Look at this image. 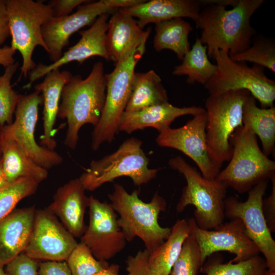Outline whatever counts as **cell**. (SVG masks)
Here are the masks:
<instances>
[{
  "label": "cell",
  "mask_w": 275,
  "mask_h": 275,
  "mask_svg": "<svg viewBox=\"0 0 275 275\" xmlns=\"http://www.w3.org/2000/svg\"><path fill=\"white\" fill-rule=\"evenodd\" d=\"M263 3V0H238L230 10L217 4L203 8L195 24L202 30L199 39L206 46L208 56L213 59L218 50L231 56L247 49L256 33L251 18Z\"/></svg>",
  "instance_id": "obj_1"
},
{
  "label": "cell",
  "mask_w": 275,
  "mask_h": 275,
  "mask_svg": "<svg viewBox=\"0 0 275 275\" xmlns=\"http://www.w3.org/2000/svg\"><path fill=\"white\" fill-rule=\"evenodd\" d=\"M106 80L103 64L95 63L88 76L72 75L64 86L58 117L66 119L67 130L64 144L74 150L81 127L86 124L96 126L101 118L106 97Z\"/></svg>",
  "instance_id": "obj_2"
},
{
  "label": "cell",
  "mask_w": 275,
  "mask_h": 275,
  "mask_svg": "<svg viewBox=\"0 0 275 275\" xmlns=\"http://www.w3.org/2000/svg\"><path fill=\"white\" fill-rule=\"evenodd\" d=\"M139 194V190L129 194L122 185L115 184L114 191L108 197L119 215L118 224L126 241L131 242L139 238L150 254L167 239L171 232V228L162 227L158 223L159 214L166 210L167 203L158 191L148 203L141 200Z\"/></svg>",
  "instance_id": "obj_3"
},
{
  "label": "cell",
  "mask_w": 275,
  "mask_h": 275,
  "mask_svg": "<svg viewBox=\"0 0 275 275\" xmlns=\"http://www.w3.org/2000/svg\"><path fill=\"white\" fill-rule=\"evenodd\" d=\"M168 164L183 175L186 181L176 207L177 211L182 212L191 205L195 207L194 218L200 228L213 230L223 224L227 186L216 179L205 178L180 156L171 158Z\"/></svg>",
  "instance_id": "obj_4"
},
{
  "label": "cell",
  "mask_w": 275,
  "mask_h": 275,
  "mask_svg": "<svg viewBox=\"0 0 275 275\" xmlns=\"http://www.w3.org/2000/svg\"><path fill=\"white\" fill-rule=\"evenodd\" d=\"M230 144L233 151L229 163L220 171L216 180L243 194L275 174V162L260 149L256 135L248 127L237 128Z\"/></svg>",
  "instance_id": "obj_5"
},
{
  "label": "cell",
  "mask_w": 275,
  "mask_h": 275,
  "mask_svg": "<svg viewBox=\"0 0 275 275\" xmlns=\"http://www.w3.org/2000/svg\"><path fill=\"white\" fill-rule=\"evenodd\" d=\"M135 138L126 140L114 153L93 160L78 178L86 190L94 191L120 177L131 179L135 186L146 184L156 178L159 169H149V159Z\"/></svg>",
  "instance_id": "obj_6"
},
{
  "label": "cell",
  "mask_w": 275,
  "mask_h": 275,
  "mask_svg": "<svg viewBox=\"0 0 275 275\" xmlns=\"http://www.w3.org/2000/svg\"><path fill=\"white\" fill-rule=\"evenodd\" d=\"M250 94L245 90H231L209 95L205 101L208 152L219 170L231 157L230 138L237 128L243 126L242 106Z\"/></svg>",
  "instance_id": "obj_7"
},
{
  "label": "cell",
  "mask_w": 275,
  "mask_h": 275,
  "mask_svg": "<svg viewBox=\"0 0 275 275\" xmlns=\"http://www.w3.org/2000/svg\"><path fill=\"white\" fill-rule=\"evenodd\" d=\"M147 40L105 74L106 90L103 110L92 133L91 148L97 151L105 142H112L119 131L120 119L131 92L135 66L144 54Z\"/></svg>",
  "instance_id": "obj_8"
},
{
  "label": "cell",
  "mask_w": 275,
  "mask_h": 275,
  "mask_svg": "<svg viewBox=\"0 0 275 275\" xmlns=\"http://www.w3.org/2000/svg\"><path fill=\"white\" fill-rule=\"evenodd\" d=\"M11 47L18 50L22 59L21 76L26 77L36 65L32 56L35 48L40 46L47 52L43 39L42 27L53 16L48 4L33 0H6Z\"/></svg>",
  "instance_id": "obj_9"
},
{
  "label": "cell",
  "mask_w": 275,
  "mask_h": 275,
  "mask_svg": "<svg viewBox=\"0 0 275 275\" xmlns=\"http://www.w3.org/2000/svg\"><path fill=\"white\" fill-rule=\"evenodd\" d=\"M213 59L216 71L204 86L209 95L245 90L259 101L262 108L273 106L275 81L266 76L264 68L256 64L250 67L245 62L234 61L222 50L217 51Z\"/></svg>",
  "instance_id": "obj_10"
},
{
  "label": "cell",
  "mask_w": 275,
  "mask_h": 275,
  "mask_svg": "<svg viewBox=\"0 0 275 275\" xmlns=\"http://www.w3.org/2000/svg\"><path fill=\"white\" fill-rule=\"evenodd\" d=\"M142 0H100L81 5L76 11L62 17L53 16L42 27V35L53 63L62 56L64 48L74 33L87 25H92L104 14H113L121 9L137 5Z\"/></svg>",
  "instance_id": "obj_11"
},
{
  "label": "cell",
  "mask_w": 275,
  "mask_h": 275,
  "mask_svg": "<svg viewBox=\"0 0 275 275\" xmlns=\"http://www.w3.org/2000/svg\"><path fill=\"white\" fill-rule=\"evenodd\" d=\"M268 181L260 182L250 189L244 202L240 201L235 197L226 198L224 212L225 217L231 219L239 218L242 222L248 236L263 255L267 269L275 271V241L262 209Z\"/></svg>",
  "instance_id": "obj_12"
},
{
  "label": "cell",
  "mask_w": 275,
  "mask_h": 275,
  "mask_svg": "<svg viewBox=\"0 0 275 275\" xmlns=\"http://www.w3.org/2000/svg\"><path fill=\"white\" fill-rule=\"evenodd\" d=\"M42 102V95L36 91L20 94L14 120L3 127V133L16 141L36 163L48 170L61 164L63 158L54 150L39 145L35 140L39 107Z\"/></svg>",
  "instance_id": "obj_13"
},
{
  "label": "cell",
  "mask_w": 275,
  "mask_h": 275,
  "mask_svg": "<svg viewBox=\"0 0 275 275\" xmlns=\"http://www.w3.org/2000/svg\"><path fill=\"white\" fill-rule=\"evenodd\" d=\"M187 220L190 233L199 246L202 264L208 257L219 251H227L235 255L230 261L231 263L245 261L260 253L239 218L232 219L213 230L200 228L194 217Z\"/></svg>",
  "instance_id": "obj_14"
},
{
  "label": "cell",
  "mask_w": 275,
  "mask_h": 275,
  "mask_svg": "<svg viewBox=\"0 0 275 275\" xmlns=\"http://www.w3.org/2000/svg\"><path fill=\"white\" fill-rule=\"evenodd\" d=\"M89 224L80 237L98 260H108L121 252L126 240L119 227L111 204L100 202L91 196L89 203Z\"/></svg>",
  "instance_id": "obj_15"
},
{
  "label": "cell",
  "mask_w": 275,
  "mask_h": 275,
  "mask_svg": "<svg viewBox=\"0 0 275 275\" xmlns=\"http://www.w3.org/2000/svg\"><path fill=\"white\" fill-rule=\"evenodd\" d=\"M206 123L205 112L193 116L181 127H169L161 131L156 142L160 147L181 151L196 163L204 177L214 180L221 170L214 164L208 154Z\"/></svg>",
  "instance_id": "obj_16"
},
{
  "label": "cell",
  "mask_w": 275,
  "mask_h": 275,
  "mask_svg": "<svg viewBox=\"0 0 275 275\" xmlns=\"http://www.w3.org/2000/svg\"><path fill=\"white\" fill-rule=\"evenodd\" d=\"M77 243L47 209L36 210L32 234L23 253L37 260L66 261Z\"/></svg>",
  "instance_id": "obj_17"
},
{
  "label": "cell",
  "mask_w": 275,
  "mask_h": 275,
  "mask_svg": "<svg viewBox=\"0 0 275 275\" xmlns=\"http://www.w3.org/2000/svg\"><path fill=\"white\" fill-rule=\"evenodd\" d=\"M109 14L99 16L88 29L79 31L81 38L78 42L63 53L57 61L49 65L39 64L29 73V82L24 86L29 88L37 79L48 72L59 69L62 66L76 61L82 64L86 60L98 56L109 60L106 45V35Z\"/></svg>",
  "instance_id": "obj_18"
},
{
  "label": "cell",
  "mask_w": 275,
  "mask_h": 275,
  "mask_svg": "<svg viewBox=\"0 0 275 275\" xmlns=\"http://www.w3.org/2000/svg\"><path fill=\"white\" fill-rule=\"evenodd\" d=\"M78 178L72 179L59 187L53 201L47 208L61 219L64 227L74 237H81L86 231L85 213L90 197Z\"/></svg>",
  "instance_id": "obj_19"
},
{
  "label": "cell",
  "mask_w": 275,
  "mask_h": 275,
  "mask_svg": "<svg viewBox=\"0 0 275 275\" xmlns=\"http://www.w3.org/2000/svg\"><path fill=\"white\" fill-rule=\"evenodd\" d=\"M203 7L202 0H144L119 11L138 18V25L143 29L149 23L155 24L177 18H189L196 23Z\"/></svg>",
  "instance_id": "obj_20"
},
{
  "label": "cell",
  "mask_w": 275,
  "mask_h": 275,
  "mask_svg": "<svg viewBox=\"0 0 275 275\" xmlns=\"http://www.w3.org/2000/svg\"><path fill=\"white\" fill-rule=\"evenodd\" d=\"M34 206L13 210L0 222V266L24 252L33 228Z\"/></svg>",
  "instance_id": "obj_21"
},
{
  "label": "cell",
  "mask_w": 275,
  "mask_h": 275,
  "mask_svg": "<svg viewBox=\"0 0 275 275\" xmlns=\"http://www.w3.org/2000/svg\"><path fill=\"white\" fill-rule=\"evenodd\" d=\"M151 28L144 31L132 16L119 10L108 21L106 45L109 60L115 64L122 61L144 40H147Z\"/></svg>",
  "instance_id": "obj_22"
},
{
  "label": "cell",
  "mask_w": 275,
  "mask_h": 275,
  "mask_svg": "<svg viewBox=\"0 0 275 275\" xmlns=\"http://www.w3.org/2000/svg\"><path fill=\"white\" fill-rule=\"evenodd\" d=\"M201 106L177 107L169 103L153 105L134 112L124 111L122 115L119 131L130 134L132 132L153 127L159 132L170 127L177 118L184 115L193 116L205 112Z\"/></svg>",
  "instance_id": "obj_23"
},
{
  "label": "cell",
  "mask_w": 275,
  "mask_h": 275,
  "mask_svg": "<svg viewBox=\"0 0 275 275\" xmlns=\"http://www.w3.org/2000/svg\"><path fill=\"white\" fill-rule=\"evenodd\" d=\"M67 70L56 69L48 72L44 80L35 86V91L42 95L43 103L42 112L43 134L41 146L54 150L57 142L53 138V128L56 123L61 100L62 90L72 77Z\"/></svg>",
  "instance_id": "obj_24"
},
{
  "label": "cell",
  "mask_w": 275,
  "mask_h": 275,
  "mask_svg": "<svg viewBox=\"0 0 275 275\" xmlns=\"http://www.w3.org/2000/svg\"><path fill=\"white\" fill-rule=\"evenodd\" d=\"M1 160L9 183L22 178H31L40 183L48 177L47 170L36 163L16 141L3 133Z\"/></svg>",
  "instance_id": "obj_25"
},
{
  "label": "cell",
  "mask_w": 275,
  "mask_h": 275,
  "mask_svg": "<svg viewBox=\"0 0 275 275\" xmlns=\"http://www.w3.org/2000/svg\"><path fill=\"white\" fill-rule=\"evenodd\" d=\"M256 100L251 94L246 97L242 106V123L259 138L262 151L268 156L274 149L275 107H258Z\"/></svg>",
  "instance_id": "obj_26"
},
{
  "label": "cell",
  "mask_w": 275,
  "mask_h": 275,
  "mask_svg": "<svg viewBox=\"0 0 275 275\" xmlns=\"http://www.w3.org/2000/svg\"><path fill=\"white\" fill-rule=\"evenodd\" d=\"M189 234L188 220H178L171 228L166 240L149 254L148 264L151 270L156 275H169Z\"/></svg>",
  "instance_id": "obj_27"
},
{
  "label": "cell",
  "mask_w": 275,
  "mask_h": 275,
  "mask_svg": "<svg viewBox=\"0 0 275 275\" xmlns=\"http://www.w3.org/2000/svg\"><path fill=\"white\" fill-rule=\"evenodd\" d=\"M167 102V91L160 77L154 70L134 73L131 92L125 112H137Z\"/></svg>",
  "instance_id": "obj_28"
},
{
  "label": "cell",
  "mask_w": 275,
  "mask_h": 275,
  "mask_svg": "<svg viewBox=\"0 0 275 275\" xmlns=\"http://www.w3.org/2000/svg\"><path fill=\"white\" fill-rule=\"evenodd\" d=\"M155 31L153 43L156 51L171 50L179 60H182L190 50L188 36L193 28L182 18L157 23L155 24Z\"/></svg>",
  "instance_id": "obj_29"
},
{
  "label": "cell",
  "mask_w": 275,
  "mask_h": 275,
  "mask_svg": "<svg viewBox=\"0 0 275 275\" xmlns=\"http://www.w3.org/2000/svg\"><path fill=\"white\" fill-rule=\"evenodd\" d=\"M181 63L174 67L172 74L175 76H187L188 84L196 82L204 86L215 74L217 66L209 60L207 47L199 38L186 53Z\"/></svg>",
  "instance_id": "obj_30"
},
{
  "label": "cell",
  "mask_w": 275,
  "mask_h": 275,
  "mask_svg": "<svg viewBox=\"0 0 275 275\" xmlns=\"http://www.w3.org/2000/svg\"><path fill=\"white\" fill-rule=\"evenodd\" d=\"M229 57L234 61L251 62L275 72V43L263 36L255 38L245 51Z\"/></svg>",
  "instance_id": "obj_31"
},
{
  "label": "cell",
  "mask_w": 275,
  "mask_h": 275,
  "mask_svg": "<svg viewBox=\"0 0 275 275\" xmlns=\"http://www.w3.org/2000/svg\"><path fill=\"white\" fill-rule=\"evenodd\" d=\"M39 183L31 178H22L0 189V222L24 198L33 195Z\"/></svg>",
  "instance_id": "obj_32"
},
{
  "label": "cell",
  "mask_w": 275,
  "mask_h": 275,
  "mask_svg": "<svg viewBox=\"0 0 275 275\" xmlns=\"http://www.w3.org/2000/svg\"><path fill=\"white\" fill-rule=\"evenodd\" d=\"M19 67V63L14 64L5 68L0 75V126L11 124L13 121L15 109L20 94L12 88L11 80Z\"/></svg>",
  "instance_id": "obj_33"
},
{
  "label": "cell",
  "mask_w": 275,
  "mask_h": 275,
  "mask_svg": "<svg viewBox=\"0 0 275 275\" xmlns=\"http://www.w3.org/2000/svg\"><path fill=\"white\" fill-rule=\"evenodd\" d=\"M203 268L206 275H263L267 267L265 260L257 255L236 263L214 262Z\"/></svg>",
  "instance_id": "obj_34"
},
{
  "label": "cell",
  "mask_w": 275,
  "mask_h": 275,
  "mask_svg": "<svg viewBox=\"0 0 275 275\" xmlns=\"http://www.w3.org/2000/svg\"><path fill=\"white\" fill-rule=\"evenodd\" d=\"M66 261L72 275H94L109 265L106 261L97 260L81 242L77 243Z\"/></svg>",
  "instance_id": "obj_35"
},
{
  "label": "cell",
  "mask_w": 275,
  "mask_h": 275,
  "mask_svg": "<svg viewBox=\"0 0 275 275\" xmlns=\"http://www.w3.org/2000/svg\"><path fill=\"white\" fill-rule=\"evenodd\" d=\"M202 265L199 246L190 233L169 275H198Z\"/></svg>",
  "instance_id": "obj_36"
},
{
  "label": "cell",
  "mask_w": 275,
  "mask_h": 275,
  "mask_svg": "<svg viewBox=\"0 0 275 275\" xmlns=\"http://www.w3.org/2000/svg\"><path fill=\"white\" fill-rule=\"evenodd\" d=\"M38 260L21 253L5 266L6 275H38Z\"/></svg>",
  "instance_id": "obj_37"
},
{
  "label": "cell",
  "mask_w": 275,
  "mask_h": 275,
  "mask_svg": "<svg viewBox=\"0 0 275 275\" xmlns=\"http://www.w3.org/2000/svg\"><path fill=\"white\" fill-rule=\"evenodd\" d=\"M149 253L147 250L139 251L134 255H129L126 261L128 275H156L149 267Z\"/></svg>",
  "instance_id": "obj_38"
},
{
  "label": "cell",
  "mask_w": 275,
  "mask_h": 275,
  "mask_svg": "<svg viewBox=\"0 0 275 275\" xmlns=\"http://www.w3.org/2000/svg\"><path fill=\"white\" fill-rule=\"evenodd\" d=\"M271 181V193L269 197L263 200V214L271 233L275 231V174L270 179Z\"/></svg>",
  "instance_id": "obj_39"
},
{
  "label": "cell",
  "mask_w": 275,
  "mask_h": 275,
  "mask_svg": "<svg viewBox=\"0 0 275 275\" xmlns=\"http://www.w3.org/2000/svg\"><path fill=\"white\" fill-rule=\"evenodd\" d=\"M88 2L85 0H52L48 4L52 10L53 16L62 17L70 15L75 8Z\"/></svg>",
  "instance_id": "obj_40"
},
{
  "label": "cell",
  "mask_w": 275,
  "mask_h": 275,
  "mask_svg": "<svg viewBox=\"0 0 275 275\" xmlns=\"http://www.w3.org/2000/svg\"><path fill=\"white\" fill-rule=\"evenodd\" d=\"M38 275H72L66 261H46L39 264Z\"/></svg>",
  "instance_id": "obj_41"
},
{
  "label": "cell",
  "mask_w": 275,
  "mask_h": 275,
  "mask_svg": "<svg viewBox=\"0 0 275 275\" xmlns=\"http://www.w3.org/2000/svg\"><path fill=\"white\" fill-rule=\"evenodd\" d=\"M10 36L5 0H0V47Z\"/></svg>",
  "instance_id": "obj_42"
},
{
  "label": "cell",
  "mask_w": 275,
  "mask_h": 275,
  "mask_svg": "<svg viewBox=\"0 0 275 275\" xmlns=\"http://www.w3.org/2000/svg\"><path fill=\"white\" fill-rule=\"evenodd\" d=\"M15 51L11 46L6 45L0 47V65L7 67L15 63L14 56Z\"/></svg>",
  "instance_id": "obj_43"
},
{
  "label": "cell",
  "mask_w": 275,
  "mask_h": 275,
  "mask_svg": "<svg viewBox=\"0 0 275 275\" xmlns=\"http://www.w3.org/2000/svg\"><path fill=\"white\" fill-rule=\"evenodd\" d=\"M120 266L116 264H112L102 271L94 275H120L119 273ZM126 275H128L127 274Z\"/></svg>",
  "instance_id": "obj_44"
},
{
  "label": "cell",
  "mask_w": 275,
  "mask_h": 275,
  "mask_svg": "<svg viewBox=\"0 0 275 275\" xmlns=\"http://www.w3.org/2000/svg\"><path fill=\"white\" fill-rule=\"evenodd\" d=\"M9 183H8L3 170L1 159H0V189L4 188Z\"/></svg>",
  "instance_id": "obj_45"
},
{
  "label": "cell",
  "mask_w": 275,
  "mask_h": 275,
  "mask_svg": "<svg viewBox=\"0 0 275 275\" xmlns=\"http://www.w3.org/2000/svg\"><path fill=\"white\" fill-rule=\"evenodd\" d=\"M3 136V127L0 126V159L2 157V142Z\"/></svg>",
  "instance_id": "obj_46"
},
{
  "label": "cell",
  "mask_w": 275,
  "mask_h": 275,
  "mask_svg": "<svg viewBox=\"0 0 275 275\" xmlns=\"http://www.w3.org/2000/svg\"><path fill=\"white\" fill-rule=\"evenodd\" d=\"M263 275H275V271H270L267 269Z\"/></svg>",
  "instance_id": "obj_47"
},
{
  "label": "cell",
  "mask_w": 275,
  "mask_h": 275,
  "mask_svg": "<svg viewBox=\"0 0 275 275\" xmlns=\"http://www.w3.org/2000/svg\"><path fill=\"white\" fill-rule=\"evenodd\" d=\"M0 275H6L4 267L0 266Z\"/></svg>",
  "instance_id": "obj_48"
}]
</instances>
